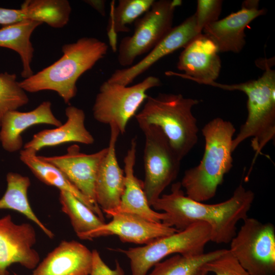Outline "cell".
<instances>
[{
  "label": "cell",
  "instance_id": "obj_31",
  "mask_svg": "<svg viewBox=\"0 0 275 275\" xmlns=\"http://www.w3.org/2000/svg\"><path fill=\"white\" fill-rule=\"evenodd\" d=\"M222 4L221 0L197 1V11L195 14L196 29L199 33H202L206 25L218 20Z\"/></svg>",
  "mask_w": 275,
  "mask_h": 275
},
{
  "label": "cell",
  "instance_id": "obj_17",
  "mask_svg": "<svg viewBox=\"0 0 275 275\" xmlns=\"http://www.w3.org/2000/svg\"><path fill=\"white\" fill-rule=\"evenodd\" d=\"M178 231L162 222L154 223L136 215L122 213L114 215L112 221L96 229L91 240L116 235L123 242L146 245Z\"/></svg>",
  "mask_w": 275,
  "mask_h": 275
},
{
  "label": "cell",
  "instance_id": "obj_26",
  "mask_svg": "<svg viewBox=\"0 0 275 275\" xmlns=\"http://www.w3.org/2000/svg\"><path fill=\"white\" fill-rule=\"evenodd\" d=\"M59 201L62 210L68 216L77 236L91 240L92 234L105 222L70 192L60 191Z\"/></svg>",
  "mask_w": 275,
  "mask_h": 275
},
{
  "label": "cell",
  "instance_id": "obj_7",
  "mask_svg": "<svg viewBox=\"0 0 275 275\" xmlns=\"http://www.w3.org/2000/svg\"><path fill=\"white\" fill-rule=\"evenodd\" d=\"M160 84V79L154 76L130 86L104 81L93 106L94 119L102 124L115 125L120 133L124 134L128 122L148 97L147 92Z\"/></svg>",
  "mask_w": 275,
  "mask_h": 275
},
{
  "label": "cell",
  "instance_id": "obj_22",
  "mask_svg": "<svg viewBox=\"0 0 275 275\" xmlns=\"http://www.w3.org/2000/svg\"><path fill=\"white\" fill-rule=\"evenodd\" d=\"M66 122L54 129H44L35 134L26 143L24 149L37 152L46 147H53L70 142L91 145L94 139L85 126V113L79 108L69 105L65 109Z\"/></svg>",
  "mask_w": 275,
  "mask_h": 275
},
{
  "label": "cell",
  "instance_id": "obj_11",
  "mask_svg": "<svg viewBox=\"0 0 275 275\" xmlns=\"http://www.w3.org/2000/svg\"><path fill=\"white\" fill-rule=\"evenodd\" d=\"M37 234L29 223L17 224L10 214L0 218V275H9V267L18 263L33 270L40 262L34 249Z\"/></svg>",
  "mask_w": 275,
  "mask_h": 275
},
{
  "label": "cell",
  "instance_id": "obj_21",
  "mask_svg": "<svg viewBox=\"0 0 275 275\" xmlns=\"http://www.w3.org/2000/svg\"><path fill=\"white\" fill-rule=\"evenodd\" d=\"M45 124L58 127L62 122L53 115L51 103L44 101L32 111L21 112L17 110L7 113L1 125L0 141L3 148L10 152L21 149L22 133L30 127Z\"/></svg>",
  "mask_w": 275,
  "mask_h": 275
},
{
  "label": "cell",
  "instance_id": "obj_4",
  "mask_svg": "<svg viewBox=\"0 0 275 275\" xmlns=\"http://www.w3.org/2000/svg\"><path fill=\"white\" fill-rule=\"evenodd\" d=\"M266 65L262 75L257 79L235 84H222L212 81L206 84L227 91H240L248 97V116L232 142L234 151L244 140L252 138L255 151L252 162L264 147L275 138V71Z\"/></svg>",
  "mask_w": 275,
  "mask_h": 275
},
{
  "label": "cell",
  "instance_id": "obj_27",
  "mask_svg": "<svg viewBox=\"0 0 275 275\" xmlns=\"http://www.w3.org/2000/svg\"><path fill=\"white\" fill-rule=\"evenodd\" d=\"M154 0H119L112 6L107 27V35L113 50L117 47V34L128 32L129 24L135 22L151 7Z\"/></svg>",
  "mask_w": 275,
  "mask_h": 275
},
{
  "label": "cell",
  "instance_id": "obj_8",
  "mask_svg": "<svg viewBox=\"0 0 275 275\" xmlns=\"http://www.w3.org/2000/svg\"><path fill=\"white\" fill-rule=\"evenodd\" d=\"M229 249L251 275H275V227L246 217Z\"/></svg>",
  "mask_w": 275,
  "mask_h": 275
},
{
  "label": "cell",
  "instance_id": "obj_15",
  "mask_svg": "<svg viewBox=\"0 0 275 275\" xmlns=\"http://www.w3.org/2000/svg\"><path fill=\"white\" fill-rule=\"evenodd\" d=\"M266 10L259 9V1L248 0L240 10L206 25L203 34L216 45L218 52H240L245 44V29Z\"/></svg>",
  "mask_w": 275,
  "mask_h": 275
},
{
  "label": "cell",
  "instance_id": "obj_30",
  "mask_svg": "<svg viewBox=\"0 0 275 275\" xmlns=\"http://www.w3.org/2000/svg\"><path fill=\"white\" fill-rule=\"evenodd\" d=\"M208 273L215 275H251L237 261L229 250L217 258L207 262L204 267Z\"/></svg>",
  "mask_w": 275,
  "mask_h": 275
},
{
  "label": "cell",
  "instance_id": "obj_16",
  "mask_svg": "<svg viewBox=\"0 0 275 275\" xmlns=\"http://www.w3.org/2000/svg\"><path fill=\"white\" fill-rule=\"evenodd\" d=\"M109 126L107 151L100 163L95 184L96 203L106 215L119 206L125 187L124 172L119 166L116 152L120 133L115 125Z\"/></svg>",
  "mask_w": 275,
  "mask_h": 275
},
{
  "label": "cell",
  "instance_id": "obj_13",
  "mask_svg": "<svg viewBox=\"0 0 275 275\" xmlns=\"http://www.w3.org/2000/svg\"><path fill=\"white\" fill-rule=\"evenodd\" d=\"M199 34L194 14L180 24L173 27L141 60L129 67L115 70L106 80L127 86L160 59L178 49L184 48Z\"/></svg>",
  "mask_w": 275,
  "mask_h": 275
},
{
  "label": "cell",
  "instance_id": "obj_25",
  "mask_svg": "<svg viewBox=\"0 0 275 275\" xmlns=\"http://www.w3.org/2000/svg\"><path fill=\"white\" fill-rule=\"evenodd\" d=\"M7 188L0 199V210L16 211L35 223L50 239L54 235L37 216L30 204L28 191L31 185L30 178L20 174L8 173L6 176Z\"/></svg>",
  "mask_w": 275,
  "mask_h": 275
},
{
  "label": "cell",
  "instance_id": "obj_28",
  "mask_svg": "<svg viewBox=\"0 0 275 275\" xmlns=\"http://www.w3.org/2000/svg\"><path fill=\"white\" fill-rule=\"evenodd\" d=\"M226 249L217 250L197 256L176 254L154 266L148 275H206L204 267L222 255Z\"/></svg>",
  "mask_w": 275,
  "mask_h": 275
},
{
  "label": "cell",
  "instance_id": "obj_5",
  "mask_svg": "<svg viewBox=\"0 0 275 275\" xmlns=\"http://www.w3.org/2000/svg\"><path fill=\"white\" fill-rule=\"evenodd\" d=\"M146 100L142 109L134 116L139 127H158L182 160L198 142L199 128L192 109L199 101L180 94L166 93L148 96Z\"/></svg>",
  "mask_w": 275,
  "mask_h": 275
},
{
  "label": "cell",
  "instance_id": "obj_6",
  "mask_svg": "<svg viewBox=\"0 0 275 275\" xmlns=\"http://www.w3.org/2000/svg\"><path fill=\"white\" fill-rule=\"evenodd\" d=\"M210 241V227L199 222L143 246L119 251L130 260L132 275H147L151 267L170 255L193 256L204 253Z\"/></svg>",
  "mask_w": 275,
  "mask_h": 275
},
{
  "label": "cell",
  "instance_id": "obj_3",
  "mask_svg": "<svg viewBox=\"0 0 275 275\" xmlns=\"http://www.w3.org/2000/svg\"><path fill=\"white\" fill-rule=\"evenodd\" d=\"M108 46L93 37H82L65 44L63 56L56 62L19 82L25 92L44 90L56 92L65 103H69L76 95L77 81L106 54Z\"/></svg>",
  "mask_w": 275,
  "mask_h": 275
},
{
  "label": "cell",
  "instance_id": "obj_14",
  "mask_svg": "<svg viewBox=\"0 0 275 275\" xmlns=\"http://www.w3.org/2000/svg\"><path fill=\"white\" fill-rule=\"evenodd\" d=\"M183 48L177 67L184 73L168 71L166 75L178 76L203 85L217 79L221 60L216 45L208 37L201 33Z\"/></svg>",
  "mask_w": 275,
  "mask_h": 275
},
{
  "label": "cell",
  "instance_id": "obj_10",
  "mask_svg": "<svg viewBox=\"0 0 275 275\" xmlns=\"http://www.w3.org/2000/svg\"><path fill=\"white\" fill-rule=\"evenodd\" d=\"M140 128L145 138L144 191L151 206L177 178L181 160L162 131L155 125Z\"/></svg>",
  "mask_w": 275,
  "mask_h": 275
},
{
  "label": "cell",
  "instance_id": "obj_24",
  "mask_svg": "<svg viewBox=\"0 0 275 275\" xmlns=\"http://www.w3.org/2000/svg\"><path fill=\"white\" fill-rule=\"evenodd\" d=\"M42 24L38 21L26 20L0 29V47L11 49L20 56L22 66L21 76L24 79L34 74L31 64L34 48L31 37L36 29Z\"/></svg>",
  "mask_w": 275,
  "mask_h": 275
},
{
  "label": "cell",
  "instance_id": "obj_20",
  "mask_svg": "<svg viewBox=\"0 0 275 275\" xmlns=\"http://www.w3.org/2000/svg\"><path fill=\"white\" fill-rule=\"evenodd\" d=\"M71 12L67 0H26L19 9L0 7V24L6 26L30 20L62 28L68 23Z\"/></svg>",
  "mask_w": 275,
  "mask_h": 275
},
{
  "label": "cell",
  "instance_id": "obj_12",
  "mask_svg": "<svg viewBox=\"0 0 275 275\" xmlns=\"http://www.w3.org/2000/svg\"><path fill=\"white\" fill-rule=\"evenodd\" d=\"M107 151L106 147L94 153L86 154L74 144L67 148L65 154L41 156L58 168L82 195L100 209L96 202L95 184L98 168Z\"/></svg>",
  "mask_w": 275,
  "mask_h": 275
},
{
  "label": "cell",
  "instance_id": "obj_2",
  "mask_svg": "<svg viewBox=\"0 0 275 275\" xmlns=\"http://www.w3.org/2000/svg\"><path fill=\"white\" fill-rule=\"evenodd\" d=\"M235 128L229 121L215 118L202 129L205 149L202 159L186 170L180 182L189 198L203 202L213 198L225 175L233 167L232 142Z\"/></svg>",
  "mask_w": 275,
  "mask_h": 275
},
{
  "label": "cell",
  "instance_id": "obj_32",
  "mask_svg": "<svg viewBox=\"0 0 275 275\" xmlns=\"http://www.w3.org/2000/svg\"><path fill=\"white\" fill-rule=\"evenodd\" d=\"M92 253V266L89 275H125L124 271L117 260L115 261V268L112 269L103 261L97 250H93Z\"/></svg>",
  "mask_w": 275,
  "mask_h": 275
},
{
  "label": "cell",
  "instance_id": "obj_18",
  "mask_svg": "<svg viewBox=\"0 0 275 275\" xmlns=\"http://www.w3.org/2000/svg\"><path fill=\"white\" fill-rule=\"evenodd\" d=\"M136 140L133 138L124 158L125 187L119 206L106 215L107 217L118 213L138 215L154 223H161L167 218L164 212H157L150 205L143 188V182L134 175Z\"/></svg>",
  "mask_w": 275,
  "mask_h": 275
},
{
  "label": "cell",
  "instance_id": "obj_19",
  "mask_svg": "<svg viewBox=\"0 0 275 275\" xmlns=\"http://www.w3.org/2000/svg\"><path fill=\"white\" fill-rule=\"evenodd\" d=\"M92 253L75 240H63L33 270L32 275H89Z\"/></svg>",
  "mask_w": 275,
  "mask_h": 275
},
{
  "label": "cell",
  "instance_id": "obj_9",
  "mask_svg": "<svg viewBox=\"0 0 275 275\" xmlns=\"http://www.w3.org/2000/svg\"><path fill=\"white\" fill-rule=\"evenodd\" d=\"M181 0L155 1L134 22L132 35L123 38L118 49L119 64L128 67L141 55L148 53L173 28L174 12Z\"/></svg>",
  "mask_w": 275,
  "mask_h": 275
},
{
  "label": "cell",
  "instance_id": "obj_1",
  "mask_svg": "<svg viewBox=\"0 0 275 275\" xmlns=\"http://www.w3.org/2000/svg\"><path fill=\"white\" fill-rule=\"evenodd\" d=\"M255 198L253 191L240 183L228 200L207 204L187 197L180 182L172 185L171 193L161 195L151 206L166 213L162 223L183 230L196 223H204L211 228V241L217 244L230 243L236 233V225L248 217Z\"/></svg>",
  "mask_w": 275,
  "mask_h": 275
},
{
  "label": "cell",
  "instance_id": "obj_33",
  "mask_svg": "<svg viewBox=\"0 0 275 275\" xmlns=\"http://www.w3.org/2000/svg\"><path fill=\"white\" fill-rule=\"evenodd\" d=\"M96 10L101 15H105V1L103 0H85L84 1Z\"/></svg>",
  "mask_w": 275,
  "mask_h": 275
},
{
  "label": "cell",
  "instance_id": "obj_29",
  "mask_svg": "<svg viewBox=\"0 0 275 275\" xmlns=\"http://www.w3.org/2000/svg\"><path fill=\"white\" fill-rule=\"evenodd\" d=\"M29 99L17 81L15 74L0 73V125L8 112L17 110L27 104Z\"/></svg>",
  "mask_w": 275,
  "mask_h": 275
},
{
  "label": "cell",
  "instance_id": "obj_23",
  "mask_svg": "<svg viewBox=\"0 0 275 275\" xmlns=\"http://www.w3.org/2000/svg\"><path fill=\"white\" fill-rule=\"evenodd\" d=\"M37 153L32 149L23 148L20 151V159L41 181L58 188L60 191L71 193L104 221L102 210L95 207L82 195L58 168L45 160L41 156L37 155Z\"/></svg>",
  "mask_w": 275,
  "mask_h": 275
}]
</instances>
